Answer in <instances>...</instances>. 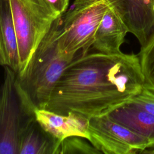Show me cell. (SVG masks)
I'll list each match as a JSON object with an SVG mask.
<instances>
[{"instance_id":"obj_6","label":"cell","mask_w":154,"mask_h":154,"mask_svg":"<svg viewBox=\"0 0 154 154\" xmlns=\"http://www.w3.org/2000/svg\"><path fill=\"white\" fill-rule=\"evenodd\" d=\"M88 140L101 153L131 154L143 153L150 148V142L108 115L90 119Z\"/></svg>"},{"instance_id":"obj_14","label":"cell","mask_w":154,"mask_h":154,"mask_svg":"<svg viewBox=\"0 0 154 154\" xmlns=\"http://www.w3.org/2000/svg\"><path fill=\"white\" fill-rule=\"evenodd\" d=\"M72 153L99 154L101 152L87 138L80 136H71L60 143L58 154Z\"/></svg>"},{"instance_id":"obj_10","label":"cell","mask_w":154,"mask_h":154,"mask_svg":"<svg viewBox=\"0 0 154 154\" xmlns=\"http://www.w3.org/2000/svg\"><path fill=\"white\" fill-rule=\"evenodd\" d=\"M0 63L16 74L20 69L17 34L9 0H0Z\"/></svg>"},{"instance_id":"obj_15","label":"cell","mask_w":154,"mask_h":154,"mask_svg":"<svg viewBox=\"0 0 154 154\" xmlns=\"http://www.w3.org/2000/svg\"><path fill=\"white\" fill-rule=\"evenodd\" d=\"M154 116V91L144 87L143 90L131 101Z\"/></svg>"},{"instance_id":"obj_11","label":"cell","mask_w":154,"mask_h":154,"mask_svg":"<svg viewBox=\"0 0 154 154\" xmlns=\"http://www.w3.org/2000/svg\"><path fill=\"white\" fill-rule=\"evenodd\" d=\"M60 144L42 129L34 114L27 118L21 129L18 154H58Z\"/></svg>"},{"instance_id":"obj_9","label":"cell","mask_w":154,"mask_h":154,"mask_svg":"<svg viewBox=\"0 0 154 154\" xmlns=\"http://www.w3.org/2000/svg\"><path fill=\"white\" fill-rule=\"evenodd\" d=\"M128 32L126 25L110 5L96 30L92 47L97 52L102 54L120 53V47Z\"/></svg>"},{"instance_id":"obj_8","label":"cell","mask_w":154,"mask_h":154,"mask_svg":"<svg viewBox=\"0 0 154 154\" xmlns=\"http://www.w3.org/2000/svg\"><path fill=\"white\" fill-rule=\"evenodd\" d=\"M34 116L42 129L60 143L71 136L89 139L90 119L84 116L73 112L61 114L45 108L35 109Z\"/></svg>"},{"instance_id":"obj_7","label":"cell","mask_w":154,"mask_h":154,"mask_svg":"<svg viewBox=\"0 0 154 154\" xmlns=\"http://www.w3.org/2000/svg\"><path fill=\"white\" fill-rule=\"evenodd\" d=\"M143 46L154 31V0H107Z\"/></svg>"},{"instance_id":"obj_1","label":"cell","mask_w":154,"mask_h":154,"mask_svg":"<svg viewBox=\"0 0 154 154\" xmlns=\"http://www.w3.org/2000/svg\"><path fill=\"white\" fill-rule=\"evenodd\" d=\"M145 85L138 55L79 52L67 66L44 108L90 119L108 115Z\"/></svg>"},{"instance_id":"obj_4","label":"cell","mask_w":154,"mask_h":154,"mask_svg":"<svg viewBox=\"0 0 154 154\" xmlns=\"http://www.w3.org/2000/svg\"><path fill=\"white\" fill-rule=\"evenodd\" d=\"M20 59L17 75L25 70L34 51L60 16L45 0H9Z\"/></svg>"},{"instance_id":"obj_3","label":"cell","mask_w":154,"mask_h":154,"mask_svg":"<svg viewBox=\"0 0 154 154\" xmlns=\"http://www.w3.org/2000/svg\"><path fill=\"white\" fill-rule=\"evenodd\" d=\"M109 7L107 0H75L70 8L57 17L63 50L69 54H88L96 30Z\"/></svg>"},{"instance_id":"obj_13","label":"cell","mask_w":154,"mask_h":154,"mask_svg":"<svg viewBox=\"0 0 154 154\" xmlns=\"http://www.w3.org/2000/svg\"><path fill=\"white\" fill-rule=\"evenodd\" d=\"M138 55L145 78V87L154 91V31L141 46Z\"/></svg>"},{"instance_id":"obj_16","label":"cell","mask_w":154,"mask_h":154,"mask_svg":"<svg viewBox=\"0 0 154 154\" xmlns=\"http://www.w3.org/2000/svg\"><path fill=\"white\" fill-rule=\"evenodd\" d=\"M47 4L58 15L68 9L69 0H45Z\"/></svg>"},{"instance_id":"obj_2","label":"cell","mask_w":154,"mask_h":154,"mask_svg":"<svg viewBox=\"0 0 154 154\" xmlns=\"http://www.w3.org/2000/svg\"><path fill=\"white\" fill-rule=\"evenodd\" d=\"M57 18L40 42L25 70L16 76L15 86L23 105L29 110L44 108L67 66L78 54H69L59 41Z\"/></svg>"},{"instance_id":"obj_5","label":"cell","mask_w":154,"mask_h":154,"mask_svg":"<svg viewBox=\"0 0 154 154\" xmlns=\"http://www.w3.org/2000/svg\"><path fill=\"white\" fill-rule=\"evenodd\" d=\"M16 73L4 67L0 99V153L18 154L21 129L27 118L34 114L23 105L16 88Z\"/></svg>"},{"instance_id":"obj_12","label":"cell","mask_w":154,"mask_h":154,"mask_svg":"<svg viewBox=\"0 0 154 154\" xmlns=\"http://www.w3.org/2000/svg\"><path fill=\"white\" fill-rule=\"evenodd\" d=\"M112 120L147 138L154 153V116L129 102L110 112Z\"/></svg>"}]
</instances>
